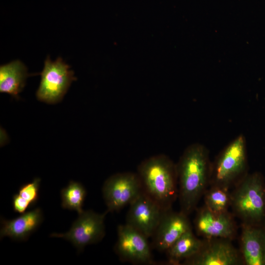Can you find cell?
<instances>
[{
    "label": "cell",
    "instance_id": "6da1fadb",
    "mask_svg": "<svg viewBox=\"0 0 265 265\" xmlns=\"http://www.w3.org/2000/svg\"><path fill=\"white\" fill-rule=\"evenodd\" d=\"M211 164L208 149L198 143L187 146L176 163L180 211L187 216L209 187Z\"/></svg>",
    "mask_w": 265,
    "mask_h": 265
},
{
    "label": "cell",
    "instance_id": "7a4b0ae2",
    "mask_svg": "<svg viewBox=\"0 0 265 265\" xmlns=\"http://www.w3.org/2000/svg\"><path fill=\"white\" fill-rule=\"evenodd\" d=\"M137 175L143 191L163 210L172 208L178 196L176 164L168 156H152L138 165Z\"/></svg>",
    "mask_w": 265,
    "mask_h": 265
},
{
    "label": "cell",
    "instance_id": "3957f363",
    "mask_svg": "<svg viewBox=\"0 0 265 265\" xmlns=\"http://www.w3.org/2000/svg\"><path fill=\"white\" fill-rule=\"evenodd\" d=\"M230 208L241 224L260 225L265 221V179L259 172L248 173L231 191Z\"/></svg>",
    "mask_w": 265,
    "mask_h": 265
},
{
    "label": "cell",
    "instance_id": "277c9868",
    "mask_svg": "<svg viewBox=\"0 0 265 265\" xmlns=\"http://www.w3.org/2000/svg\"><path fill=\"white\" fill-rule=\"evenodd\" d=\"M248 173L246 141L240 134L212 162L209 186L231 189Z\"/></svg>",
    "mask_w": 265,
    "mask_h": 265
},
{
    "label": "cell",
    "instance_id": "5b68a950",
    "mask_svg": "<svg viewBox=\"0 0 265 265\" xmlns=\"http://www.w3.org/2000/svg\"><path fill=\"white\" fill-rule=\"evenodd\" d=\"M70 68L60 57L54 61L49 56L46 58L36 93L39 101L54 104L62 100L71 83L77 80Z\"/></svg>",
    "mask_w": 265,
    "mask_h": 265
},
{
    "label": "cell",
    "instance_id": "8992f818",
    "mask_svg": "<svg viewBox=\"0 0 265 265\" xmlns=\"http://www.w3.org/2000/svg\"><path fill=\"white\" fill-rule=\"evenodd\" d=\"M142 192L137 174L126 172L111 175L106 180L102 188L106 211H120L130 205Z\"/></svg>",
    "mask_w": 265,
    "mask_h": 265
},
{
    "label": "cell",
    "instance_id": "52a82bcc",
    "mask_svg": "<svg viewBox=\"0 0 265 265\" xmlns=\"http://www.w3.org/2000/svg\"><path fill=\"white\" fill-rule=\"evenodd\" d=\"M108 212L100 214L92 210L83 211L65 233H53L51 237L63 238L70 241L79 252L87 245L97 243L105 235V217Z\"/></svg>",
    "mask_w": 265,
    "mask_h": 265
},
{
    "label": "cell",
    "instance_id": "ba28073f",
    "mask_svg": "<svg viewBox=\"0 0 265 265\" xmlns=\"http://www.w3.org/2000/svg\"><path fill=\"white\" fill-rule=\"evenodd\" d=\"M148 238L127 224L117 227V239L114 250L119 259L134 264L154 263Z\"/></svg>",
    "mask_w": 265,
    "mask_h": 265
},
{
    "label": "cell",
    "instance_id": "9c48e42d",
    "mask_svg": "<svg viewBox=\"0 0 265 265\" xmlns=\"http://www.w3.org/2000/svg\"><path fill=\"white\" fill-rule=\"evenodd\" d=\"M182 265H243L239 250L232 240L224 238H203V243L194 255L185 260Z\"/></svg>",
    "mask_w": 265,
    "mask_h": 265
},
{
    "label": "cell",
    "instance_id": "30bf717a",
    "mask_svg": "<svg viewBox=\"0 0 265 265\" xmlns=\"http://www.w3.org/2000/svg\"><path fill=\"white\" fill-rule=\"evenodd\" d=\"M195 211L194 226L197 235L204 238H224L232 240L236 238L238 226L232 212H214L204 205Z\"/></svg>",
    "mask_w": 265,
    "mask_h": 265
},
{
    "label": "cell",
    "instance_id": "8fae6325",
    "mask_svg": "<svg viewBox=\"0 0 265 265\" xmlns=\"http://www.w3.org/2000/svg\"><path fill=\"white\" fill-rule=\"evenodd\" d=\"M129 206L126 223L152 238L165 211L143 191Z\"/></svg>",
    "mask_w": 265,
    "mask_h": 265
},
{
    "label": "cell",
    "instance_id": "7c38bea8",
    "mask_svg": "<svg viewBox=\"0 0 265 265\" xmlns=\"http://www.w3.org/2000/svg\"><path fill=\"white\" fill-rule=\"evenodd\" d=\"M192 230L188 216L172 208L164 212L152 238L153 247L166 252L184 233Z\"/></svg>",
    "mask_w": 265,
    "mask_h": 265
},
{
    "label": "cell",
    "instance_id": "4fadbf2b",
    "mask_svg": "<svg viewBox=\"0 0 265 265\" xmlns=\"http://www.w3.org/2000/svg\"><path fill=\"white\" fill-rule=\"evenodd\" d=\"M239 251L245 265H265V230L263 225L241 224Z\"/></svg>",
    "mask_w": 265,
    "mask_h": 265
},
{
    "label": "cell",
    "instance_id": "5bb4252c",
    "mask_svg": "<svg viewBox=\"0 0 265 265\" xmlns=\"http://www.w3.org/2000/svg\"><path fill=\"white\" fill-rule=\"evenodd\" d=\"M43 220L41 209L36 208L11 220L1 218L0 237H8L16 240H26L35 231Z\"/></svg>",
    "mask_w": 265,
    "mask_h": 265
},
{
    "label": "cell",
    "instance_id": "9a60e30c",
    "mask_svg": "<svg viewBox=\"0 0 265 265\" xmlns=\"http://www.w3.org/2000/svg\"><path fill=\"white\" fill-rule=\"evenodd\" d=\"M29 75L25 64L19 60L0 67V92L18 99Z\"/></svg>",
    "mask_w": 265,
    "mask_h": 265
},
{
    "label": "cell",
    "instance_id": "2e32d148",
    "mask_svg": "<svg viewBox=\"0 0 265 265\" xmlns=\"http://www.w3.org/2000/svg\"><path fill=\"white\" fill-rule=\"evenodd\" d=\"M202 243L203 238H198L192 230L186 232L165 252L168 263L170 265H181L196 253Z\"/></svg>",
    "mask_w": 265,
    "mask_h": 265
},
{
    "label": "cell",
    "instance_id": "e0dca14e",
    "mask_svg": "<svg viewBox=\"0 0 265 265\" xmlns=\"http://www.w3.org/2000/svg\"><path fill=\"white\" fill-rule=\"evenodd\" d=\"M231 189L218 186H209L203 195L204 206L216 213L229 211L231 204Z\"/></svg>",
    "mask_w": 265,
    "mask_h": 265
},
{
    "label": "cell",
    "instance_id": "ac0fdd59",
    "mask_svg": "<svg viewBox=\"0 0 265 265\" xmlns=\"http://www.w3.org/2000/svg\"><path fill=\"white\" fill-rule=\"evenodd\" d=\"M60 194L63 209L76 211L79 214L83 211L82 206L86 191L81 184L71 181L67 186L61 189Z\"/></svg>",
    "mask_w": 265,
    "mask_h": 265
},
{
    "label": "cell",
    "instance_id": "d6986e66",
    "mask_svg": "<svg viewBox=\"0 0 265 265\" xmlns=\"http://www.w3.org/2000/svg\"><path fill=\"white\" fill-rule=\"evenodd\" d=\"M41 179L35 178L30 183L21 186L18 190V194L28 201L32 207L37 203L39 197V190Z\"/></svg>",
    "mask_w": 265,
    "mask_h": 265
},
{
    "label": "cell",
    "instance_id": "ffe728a7",
    "mask_svg": "<svg viewBox=\"0 0 265 265\" xmlns=\"http://www.w3.org/2000/svg\"><path fill=\"white\" fill-rule=\"evenodd\" d=\"M12 206L15 212L21 214L25 212L27 208L31 207L30 203L18 193L13 196Z\"/></svg>",
    "mask_w": 265,
    "mask_h": 265
},
{
    "label": "cell",
    "instance_id": "44dd1931",
    "mask_svg": "<svg viewBox=\"0 0 265 265\" xmlns=\"http://www.w3.org/2000/svg\"><path fill=\"white\" fill-rule=\"evenodd\" d=\"M263 226H264V229L265 230V222H264V223L263 224Z\"/></svg>",
    "mask_w": 265,
    "mask_h": 265
}]
</instances>
